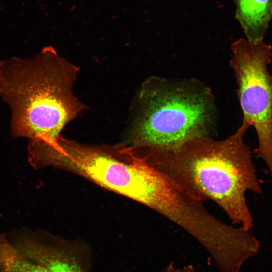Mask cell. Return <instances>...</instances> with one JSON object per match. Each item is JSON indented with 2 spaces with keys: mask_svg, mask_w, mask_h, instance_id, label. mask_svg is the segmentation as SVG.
<instances>
[{
  "mask_svg": "<svg viewBox=\"0 0 272 272\" xmlns=\"http://www.w3.org/2000/svg\"><path fill=\"white\" fill-rule=\"evenodd\" d=\"M241 124L229 137H198L167 148L144 149L148 162L194 198L217 204L234 225L251 231L253 220L245 193L260 194L251 152Z\"/></svg>",
  "mask_w": 272,
  "mask_h": 272,
  "instance_id": "cell-1",
  "label": "cell"
},
{
  "mask_svg": "<svg viewBox=\"0 0 272 272\" xmlns=\"http://www.w3.org/2000/svg\"><path fill=\"white\" fill-rule=\"evenodd\" d=\"M78 71L49 47L31 58L0 61V99L10 110L11 135L56 145L85 107L73 92Z\"/></svg>",
  "mask_w": 272,
  "mask_h": 272,
  "instance_id": "cell-2",
  "label": "cell"
},
{
  "mask_svg": "<svg viewBox=\"0 0 272 272\" xmlns=\"http://www.w3.org/2000/svg\"><path fill=\"white\" fill-rule=\"evenodd\" d=\"M130 129L136 149L172 148L209 137L215 108L210 89L193 80L151 77L142 85Z\"/></svg>",
  "mask_w": 272,
  "mask_h": 272,
  "instance_id": "cell-3",
  "label": "cell"
},
{
  "mask_svg": "<svg viewBox=\"0 0 272 272\" xmlns=\"http://www.w3.org/2000/svg\"><path fill=\"white\" fill-rule=\"evenodd\" d=\"M231 50L230 65L238 86L242 124L255 129L257 154L268 167L272 184V77L268 71L272 48L263 40L241 38L233 43Z\"/></svg>",
  "mask_w": 272,
  "mask_h": 272,
  "instance_id": "cell-4",
  "label": "cell"
},
{
  "mask_svg": "<svg viewBox=\"0 0 272 272\" xmlns=\"http://www.w3.org/2000/svg\"><path fill=\"white\" fill-rule=\"evenodd\" d=\"M12 243L21 253L49 272H87L81 254L72 246L49 240L39 233L22 230Z\"/></svg>",
  "mask_w": 272,
  "mask_h": 272,
  "instance_id": "cell-5",
  "label": "cell"
},
{
  "mask_svg": "<svg viewBox=\"0 0 272 272\" xmlns=\"http://www.w3.org/2000/svg\"><path fill=\"white\" fill-rule=\"evenodd\" d=\"M236 17L250 41L263 40L272 18V0H236Z\"/></svg>",
  "mask_w": 272,
  "mask_h": 272,
  "instance_id": "cell-6",
  "label": "cell"
},
{
  "mask_svg": "<svg viewBox=\"0 0 272 272\" xmlns=\"http://www.w3.org/2000/svg\"><path fill=\"white\" fill-rule=\"evenodd\" d=\"M0 272L49 271L21 253L5 235L0 234Z\"/></svg>",
  "mask_w": 272,
  "mask_h": 272,
  "instance_id": "cell-7",
  "label": "cell"
},
{
  "mask_svg": "<svg viewBox=\"0 0 272 272\" xmlns=\"http://www.w3.org/2000/svg\"><path fill=\"white\" fill-rule=\"evenodd\" d=\"M162 272H195L191 265L184 266L182 268H176L171 263Z\"/></svg>",
  "mask_w": 272,
  "mask_h": 272,
  "instance_id": "cell-8",
  "label": "cell"
},
{
  "mask_svg": "<svg viewBox=\"0 0 272 272\" xmlns=\"http://www.w3.org/2000/svg\"><path fill=\"white\" fill-rule=\"evenodd\" d=\"M151 175V174H150ZM150 178V177H149ZM149 181V180H148ZM148 184V183H147ZM145 193V192H144ZM144 196V195H143ZM143 199V198H142Z\"/></svg>",
  "mask_w": 272,
  "mask_h": 272,
  "instance_id": "cell-9",
  "label": "cell"
}]
</instances>
